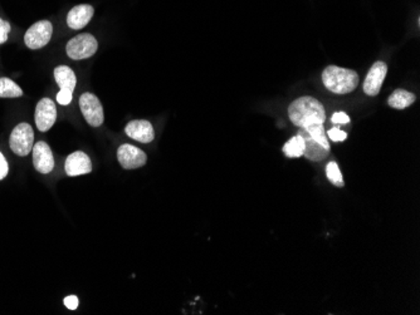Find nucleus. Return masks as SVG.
I'll return each mask as SVG.
<instances>
[{
    "instance_id": "4",
    "label": "nucleus",
    "mask_w": 420,
    "mask_h": 315,
    "mask_svg": "<svg viewBox=\"0 0 420 315\" xmlns=\"http://www.w3.org/2000/svg\"><path fill=\"white\" fill-rule=\"evenodd\" d=\"M98 48L96 38L89 33H82L67 43V56L74 60L91 58Z\"/></svg>"
},
{
    "instance_id": "6",
    "label": "nucleus",
    "mask_w": 420,
    "mask_h": 315,
    "mask_svg": "<svg viewBox=\"0 0 420 315\" xmlns=\"http://www.w3.org/2000/svg\"><path fill=\"white\" fill-rule=\"evenodd\" d=\"M52 34V23L49 21H39L25 32L24 43L30 49H41L49 43Z\"/></svg>"
},
{
    "instance_id": "15",
    "label": "nucleus",
    "mask_w": 420,
    "mask_h": 315,
    "mask_svg": "<svg viewBox=\"0 0 420 315\" xmlns=\"http://www.w3.org/2000/svg\"><path fill=\"white\" fill-rule=\"evenodd\" d=\"M54 80L57 82V84L60 89V92H67V93H74L76 84H77V78L74 71L67 66H59L54 69Z\"/></svg>"
},
{
    "instance_id": "1",
    "label": "nucleus",
    "mask_w": 420,
    "mask_h": 315,
    "mask_svg": "<svg viewBox=\"0 0 420 315\" xmlns=\"http://www.w3.org/2000/svg\"><path fill=\"white\" fill-rule=\"evenodd\" d=\"M288 116L294 125L297 127H306L313 124H324L326 121L322 103L316 98L306 95L296 100L288 107Z\"/></svg>"
},
{
    "instance_id": "17",
    "label": "nucleus",
    "mask_w": 420,
    "mask_h": 315,
    "mask_svg": "<svg viewBox=\"0 0 420 315\" xmlns=\"http://www.w3.org/2000/svg\"><path fill=\"white\" fill-rule=\"evenodd\" d=\"M22 95V89L15 82L9 78H0V98H18Z\"/></svg>"
},
{
    "instance_id": "8",
    "label": "nucleus",
    "mask_w": 420,
    "mask_h": 315,
    "mask_svg": "<svg viewBox=\"0 0 420 315\" xmlns=\"http://www.w3.org/2000/svg\"><path fill=\"white\" fill-rule=\"evenodd\" d=\"M34 118L37 128L41 132H47L48 130H51L57 119V108L52 100L43 98L38 102Z\"/></svg>"
},
{
    "instance_id": "12",
    "label": "nucleus",
    "mask_w": 420,
    "mask_h": 315,
    "mask_svg": "<svg viewBox=\"0 0 420 315\" xmlns=\"http://www.w3.org/2000/svg\"><path fill=\"white\" fill-rule=\"evenodd\" d=\"M125 132L129 137L142 143L153 142L155 139L154 127L151 125V122L145 119H136L129 122L125 127Z\"/></svg>"
},
{
    "instance_id": "11",
    "label": "nucleus",
    "mask_w": 420,
    "mask_h": 315,
    "mask_svg": "<svg viewBox=\"0 0 420 315\" xmlns=\"http://www.w3.org/2000/svg\"><path fill=\"white\" fill-rule=\"evenodd\" d=\"M386 72H388V66L384 62H376L375 65L370 68L368 75L365 78L364 92L371 97L379 95Z\"/></svg>"
},
{
    "instance_id": "3",
    "label": "nucleus",
    "mask_w": 420,
    "mask_h": 315,
    "mask_svg": "<svg viewBox=\"0 0 420 315\" xmlns=\"http://www.w3.org/2000/svg\"><path fill=\"white\" fill-rule=\"evenodd\" d=\"M322 82L332 93L346 95L359 86V74L353 69L329 66L322 72Z\"/></svg>"
},
{
    "instance_id": "22",
    "label": "nucleus",
    "mask_w": 420,
    "mask_h": 315,
    "mask_svg": "<svg viewBox=\"0 0 420 315\" xmlns=\"http://www.w3.org/2000/svg\"><path fill=\"white\" fill-rule=\"evenodd\" d=\"M331 121L336 125H347L350 122V117L345 112H336L332 115Z\"/></svg>"
},
{
    "instance_id": "9",
    "label": "nucleus",
    "mask_w": 420,
    "mask_h": 315,
    "mask_svg": "<svg viewBox=\"0 0 420 315\" xmlns=\"http://www.w3.org/2000/svg\"><path fill=\"white\" fill-rule=\"evenodd\" d=\"M118 160L124 169H140L142 166H145V163L148 161V156L137 147L133 145H122L118 148Z\"/></svg>"
},
{
    "instance_id": "20",
    "label": "nucleus",
    "mask_w": 420,
    "mask_h": 315,
    "mask_svg": "<svg viewBox=\"0 0 420 315\" xmlns=\"http://www.w3.org/2000/svg\"><path fill=\"white\" fill-rule=\"evenodd\" d=\"M10 30H12L10 23L0 18V45H4L7 42Z\"/></svg>"
},
{
    "instance_id": "18",
    "label": "nucleus",
    "mask_w": 420,
    "mask_h": 315,
    "mask_svg": "<svg viewBox=\"0 0 420 315\" xmlns=\"http://www.w3.org/2000/svg\"><path fill=\"white\" fill-rule=\"evenodd\" d=\"M303 151H305V142H303L302 137L300 135L292 137L283 147V152H285L287 157H291V159L301 157L303 154Z\"/></svg>"
},
{
    "instance_id": "7",
    "label": "nucleus",
    "mask_w": 420,
    "mask_h": 315,
    "mask_svg": "<svg viewBox=\"0 0 420 315\" xmlns=\"http://www.w3.org/2000/svg\"><path fill=\"white\" fill-rule=\"evenodd\" d=\"M80 108L82 115L87 124L92 127H100L104 124V107L97 98V95L92 93H83L80 97Z\"/></svg>"
},
{
    "instance_id": "21",
    "label": "nucleus",
    "mask_w": 420,
    "mask_h": 315,
    "mask_svg": "<svg viewBox=\"0 0 420 315\" xmlns=\"http://www.w3.org/2000/svg\"><path fill=\"white\" fill-rule=\"evenodd\" d=\"M327 136H329L333 142H341V141H345V139H347V133L341 131V130L336 128V127H335V128H331V130L327 132Z\"/></svg>"
},
{
    "instance_id": "2",
    "label": "nucleus",
    "mask_w": 420,
    "mask_h": 315,
    "mask_svg": "<svg viewBox=\"0 0 420 315\" xmlns=\"http://www.w3.org/2000/svg\"><path fill=\"white\" fill-rule=\"evenodd\" d=\"M298 135L305 142L303 156L311 161H322L330 154V143L326 136L324 124L300 127Z\"/></svg>"
},
{
    "instance_id": "25",
    "label": "nucleus",
    "mask_w": 420,
    "mask_h": 315,
    "mask_svg": "<svg viewBox=\"0 0 420 315\" xmlns=\"http://www.w3.org/2000/svg\"><path fill=\"white\" fill-rule=\"evenodd\" d=\"M8 162L5 160V157L3 156V154L0 152V180H3V178H5L8 175Z\"/></svg>"
},
{
    "instance_id": "10",
    "label": "nucleus",
    "mask_w": 420,
    "mask_h": 315,
    "mask_svg": "<svg viewBox=\"0 0 420 315\" xmlns=\"http://www.w3.org/2000/svg\"><path fill=\"white\" fill-rule=\"evenodd\" d=\"M33 165L41 174H49L54 169L52 150L43 141H39L33 146Z\"/></svg>"
},
{
    "instance_id": "5",
    "label": "nucleus",
    "mask_w": 420,
    "mask_h": 315,
    "mask_svg": "<svg viewBox=\"0 0 420 315\" xmlns=\"http://www.w3.org/2000/svg\"><path fill=\"white\" fill-rule=\"evenodd\" d=\"M34 132L28 124H19L10 135V148L18 156H27L33 150Z\"/></svg>"
},
{
    "instance_id": "14",
    "label": "nucleus",
    "mask_w": 420,
    "mask_h": 315,
    "mask_svg": "<svg viewBox=\"0 0 420 315\" xmlns=\"http://www.w3.org/2000/svg\"><path fill=\"white\" fill-rule=\"evenodd\" d=\"M93 13H95L93 7L89 5V4L76 5L71 9V12L67 15V24L71 30H82L91 22Z\"/></svg>"
},
{
    "instance_id": "19",
    "label": "nucleus",
    "mask_w": 420,
    "mask_h": 315,
    "mask_svg": "<svg viewBox=\"0 0 420 315\" xmlns=\"http://www.w3.org/2000/svg\"><path fill=\"white\" fill-rule=\"evenodd\" d=\"M326 175H327V178L332 185H335L338 187H344L345 183H344V178H342V174L340 171L339 165L336 162L332 161L327 165Z\"/></svg>"
},
{
    "instance_id": "24",
    "label": "nucleus",
    "mask_w": 420,
    "mask_h": 315,
    "mask_svg": "<svg viewBox=\"0 0 420 315\" xmlns=\"http://www.w3.org/2000/svg\"><path fill=\"white\" fill-rule=\"evenodd\" d=\"M72 98H74V95H71V93L59 92L58 95H57V102L59 104H62V106H67V104L72 102Z\"/></svg>"
},
{
    "instance_id": "23",
    "label": "nucleus",
    "mask_w": 420,
    "mask_h": 315,
    "mask_svg": "<svg viewBox=\"0 0 420 315\" xmlns=\"http://www.w3.org/2000/svg\"><path fill=\"white\" fill-rule=\"evenodd\" d=\"M63 303H65L66 308L69 309V310H76L78 308V298L74 296V295H69V296L65 298Z\"/></svg>"
},
{
    "instance_id": "13",
    "label": "nucleus",
    "mask_w": 420,
    "mask_h": 315,
    "mask_svg": "<svg viewBox=\"0 0 420 315\" xmlns=\"http://www.w3.org/2000/svg\"><path fill=\"white\" fill-rule=\"evenodd\" d=\"M65 169L68 176H80L92 171V163L87 154L82 151H76L67 157Z\"/></svg>"
},
{
    "instance_id": "16",
    "label": "nucleus",
    "mask_w": 420,
    "mask_h": 315,
    "mask_svg": "<svg viewBox=\"0 0 420 315\" xmlns=\"http://www.w3.org/2000/svg\"><path fill=\"white\" fill-rule=\"evenodd\" d=\"M415 102V95L412 92H408L406 89H397L393 92L389 97L388 103L389 106L395 110H404Z\"/></svg>"
}]
</instances>
